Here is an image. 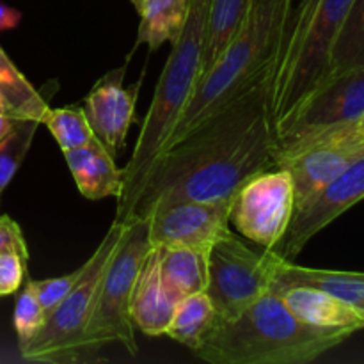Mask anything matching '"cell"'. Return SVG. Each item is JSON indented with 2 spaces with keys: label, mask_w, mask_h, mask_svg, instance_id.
I'll return each mask as SVG.
<instances>
[{
  "label": "cell",
  "mask_w": 364,
  "mask_h": 364,
  "mask_svg": "<svg viewBox=\"0 0 364 364\" xmlns=\"http://www.w3.org/2000/svg\"><path fill=\"white\" fill-rule=\"evenodd\" d=\"M21 21V13L0 0V32L16 28Z\"/></svg>",
  "instance_id": "31"
},
{
  "label": "cell",
  "mask_w": 364,
  "mask_h": 364,
  "mask_svg": "<svg viewBox=\"0 0 364 364\" xmlns=\"http://www.w3.org/2000/svg\"><path fill=\"white\" fill-rule=\"evenodd\" d=\"M364 199V155L340 176L320 188L291 217L290 228L274 251L284 259L297 258L316 233L329 226L341 213Z\"/></svg>",
  "instance_id": "13"
},
{
  "label": "cell",
  "mask_w": 364,
  "mask_h": 364,
  "mask_svg": "<svg viewBox=\"0 0 364 364\" xmlns=\"http://www.w3.org/2000/svg\"><path fill=\"white\" fill-rule=\"evenodd\" d=\"M251 4L252 0H210L199 78L205 77L223 55L226 46L244 23Z\"/></svg>",
  "instance_id": "20"
},
{
  "label": "cell",
  "mask_w": 364,
  "mask_h": 364,
  "mask_svg": "<svg viewBox=\"0 0 364 364\" xmlns=\"http://www.w3.org/2000/svg\"><path fill=\"white\" fill-rule=\"evenodd\" d=\"M295 212L294 181L284 167H274L245 181L231 205L230 224L263 249H276Z\"/></svg>",
  "instance_id": "10"
},
{
  "label": "cell",
  "mask_w": 364,
  "mask_h": 364,
  "mask_svg": "<svg viewBox=\"0 0 364 364\" xmlns=\"http://www.w3.org/2000/svg\"><path fill=\"white\" fill-rule=\"evenodd\" d=\"M191 0H144L139 18L137 45L159 52L166 43H174L188 16Z\"/></svg>",
  "instance_id": "21"
},
{
  "label": "cell",
  "mask_w": 364,
  "mask_h": 364,
  "mask_svg": "<svg viewBox=\"0 0 364 364\" xmlns=\"http://www.w3.org/2000/svg\"><path fill=\"white\" fill-rule=\"evenodd\" d=\"M281 258L272 249L252 251L233 233L210 249L206 294L219 322L237 318L270 290Z\"/></svg>",
  "instance_id": "9"
},
{
  "label": "cell",
  "mask_w": 364,
  "mask_h": 364,
  "mask_svg": "<svg viewBox=\"0 0 364 364\" xmlns=\"http://www.w3.org/2000/svg\"><path fill=\"white\" fill-rule=\"evenodd\" d=\"M0 89L9 103L11 116L18 119H36L41 123L48 102L43 98V92L32 87L25 75L14 66L0 46Z\"/></svg>",
  "instance_id": "23"
},
{
  "label": "cell",
  "mask_w": 364,
  "mask_h": 364,
  "mask_svg": "<svg viewBox=\"0 0 364 364\" xmlns=\"http://www.w3.org/2000/svg\"><path fill=\"white\" fill-rule=\"evenodd\" d=\"M0 112H7L11 114V109H9V103H7L6 96H4L2 89H0ZM14 117V116H13Z\"/></svg>",
  "instance_id": "33"
},
{
  "label": "cell",
  "mask_w": 364,
  "mask_h": 364,
  "mask_svg": "<svg viewBox=\"0 0 364 364\" xmlns=\"http://www.w3.org/2000/svg\"><path fill=\"white\" fill-rule=\"evenodd\" d=\"M27 262L14 251L0 252V297L16 294L27 274Z\"/></svg>",
  "instance_id": "29"
},
{
  "label": "cell",
  "mask_w": 364,
  "mask_h": 364,
  "mask_svg": "<svg viewBox=\"0 0 364 364\" xmlns=\"http://www.w3.org/2000/svg\"><path fill=\"white\" fill-rule=\"evenodd\" d=\"M279 55L153 164L130 219L185 201L233 199L245 181L274 167L272 91Z\"/></svg>",
  "instance_id": "1"
},
{
  "label": "cell",
  "mask_w": 364,
  "mask_h": 364,
  "mask_svg": "<svg viewBox=\"0 0 364 364\" xmlns=\"http://www.w3.org/2000/svg\"><path fill=\"white\" fill-rule=\"evenodd\" d=\"M354 0H302L290 23L274 75V124L326 80L331 53Z\"/></svg>",
  "instance_id": "5"
},
{
  "label": "cell",
  "mask_w": 364,
  "mask_h": 364,
  "mask_svg": "<svg viewBox=\"0 0 364 364\" xmlns=\"http://www.w3.org/2000/svg\"><path fill=\"white\" fill-rule=\"evenodd\" d=\"M306 287L341 299L359 308L364 301V272H341V270L308 269L295 265L291 259L281 258L276 277L270 288Z\"/></svg>",
  "instance_id": "18"
},
{
  "label": "cell",
  "mask_w": 364,
  "mask_h": 364,
  "mask_svg": "<svg viewBox=\"0 0 364 364\" xmlns=\"http://www.w3.org/2000/svg\"><path fill=\"white\" fill-rule=\"evenodd\" d=\"M294 0H252L235 38L212 70L196 84L164 149L180 141L213 110L238 95L267 64L279 55Z\"/></svg>",
  "instance_id": "4"
},
{
  "label": "cell",
  "mask_w": 364,
  "mask_h": 364,
  "mask_svg": "<svg viewBox=\"0 0 364 364\" xmlns=\"http://www.w3.org/2000/svg\"><path fill=\"white\" fill-rule=\"evenodd\" d=\"M14 119H18V117H13L7 112H0V139L9 134V130L14 124Z\"/></svg>",
  "instance_id": "32"
},
{
  "label": "cell",
  "mask_w": 364,
  "mask_h": 364,
  "mask_svg": "<svg viewBox=\"0 0 364 364\" xmlns=\"http://www.w3.org/2000/svg\"><path fill=\"white\" fill-rule=\"evenodd\" d=\"M80 267L73 272L66 274V276L60 277H52V279H39V281H28L34 290L36 297H38L39 304L45 309L46 316L57 308V306L63 302V299L66 297L71 291V288L77 283L78 276H80Z\"/></svg>",
  "instance_id": "28"
},
{
  "label": "cell",
  "mask_w": 364,
  "mask_h": 364,
  "mask_svg": "<svg viewBox=\"0 0 364 364\" xmlns=\"http://www.w3.org/2000/svg\"><path fill=\"white\" fill-rule=\"evenodd\" d=\"M127 68H117L100 78L84 100V112L92 134L116 159L127 144L128 132L135 121L137 85H124Z\"/></svg>",
  "instance_id": "14"
},
{
  "label": "cell",
  "mask_w": 364,
  "mask_h": 364,
  "mask_svg": "<svg viewBox=\"0 0 364 364\" xmlns=\"http://www.w3.org/2000/svg\"><path fill=\"white\" fill-rule=\"evenodd\" d=\"M46 320L45 309L39 304L31 283H25V288L20 291L14 306L13 323L18 336V347H23L36 333L43 327Z\"/></svg>",
  "instance_id": "27"
},
{
  "label": "cell",
  "mask_w": 364,
  "mask_h": 364,
  "mask_svg": "<svg viewBox=\"0 0 364 364\" xmlns=\"http://www.w3.org/2000/svg\"><path fill=\"white\" fill-rule=\"evenodd\" d=\"M287 308L309 326L327 329H364V313L355 306L306 287L272 288Z\"/></svg>",
  "instance_id": "17"
},
{
  "label": "cell",
  "mask_w": 364,
  "mask_h": 364,
  "mask_svg": "<svg viewBox=\"0 0 364 364\" xmlns=\"http://www.w3.org/2000/svg\"><path fill=\"white\" fill-rule=\"evenodd\" d=\"M359 309H361V311H363V313H364V301H363V302H361V306H359Z\"/></svg>",
  "instance_id": "36"
},
{
  "label": "cell",
  "mask_w": 364,
  "mask_h": 364,
  "mask_svg": "<svg viewBox=\"0 0 364 364\" xmlns=\"http://www.w3.org/2000/svg\"><path fill=\"white\" fill-rule=\"evenodd\" d=\"M124 224L114 220L91 258L80 267V276L70 294L46 316L41 329L20 347L25 361L68 364L78 363L89 354L84 345V333L92 308L100 279L123 237Z\"/></svg>",
  "instance_id": "6"
},
{
  "label": "cell",
  "mask_w": 364,
  "mask_h": 364,
  "mask_svg": "<svg viewBox=\"0 0 364 364\" xmlns=\"http://www.w3.org/2000/svg\"><path fill=\"white\" fill-rule=\"evenodd\" d=\"M364 114V66L320 82L291 112L274 124V167L338 128L354 124Z\"/></svg>",
  "instance_id": "8"
},
{
  "label": "cell",
  "mask_w": 364,
  "mask_h": 364,
  "mask_svg": "<svg viewBox=\"0 0 364 364\" xmlns=\"http://www.w3.org/2000/svg\"><path fill=\"white\" fill-rule=\"evenodd\" d=\"M41 124L48 128L63 153L89 144L96 139L82 107L80 109L77 107L50 109L48 107Z\"/></svg>",
  "instance_id": "25"
},
{
  "label": "cell",
  "mask_w": 364,
  "mask_h": 364,
  "mask_svg": "<svg viewBox=\"0 0 364 364\" xmlns=\"http://www.w3.org/2000/svg\"><path fill=\"white\" fill-rule=\"evenodd\" d=\"M208 6L210 0H191L187 21L180 36L171 43V53L156 82L151 105L142 119L134 153L123 169V191L117 198L114 219L117 223L130 220L149 171L194 92L201 75Z\"/></svg>",
  "instance_id": "3"
},
{
  "label": "cell",
  "mask_w": 364,
  "mask_h": 364,
  "mask_svg": "<svg viewBox=\"0 0 364 364\" xmlns=\"http://www.w3.org/2000/svg\"><path fill=\"white\" fill-rule=\"evenodd\" d=\"M363 155L364 137L358 134L354 123L322 135L281 162L277 167L288 169L294 181L295 212Z\"/></svg>",
  "instance_id": "12"
},
{
  "label": "cell",
  "mask_w": 364,
  "mask_h": 364,
  "mask_svg": "<svg viewBox=\"0 0 364 364\" xmlns=\"http://www.w3.org/2000/svg\"><path fill=\"white\" fill-rule=\"evenodd\" d=\"M235 199V198H233ZM233 199L215 203L185 201L149 213L148 237L151 247H188L210 252L230 237V212Z\"/></svg>",
  "instance_id": "11"
},
{
  "label": "cell",
  "mask_w": 364,
  "mask_h": 364,
  "mask_svg": "<svg viewBox=\"0 0 364 364\" xmlns=\"http://www.w3.org/2000/svg\"><path fill=\"white\" fill-rule=\"evenodd\" d=\"M219 323L215 308L206 291L178 301L166 336L194 352Z\"/></svg>",
  "instance_id": "22"
},
{
  "label": "cell",
  "mask_w": 364,
  "mask_h": 364,
  "mask_svg": "<svg viewBox=\"0 0 364 364\" xmlns=\"http://www.w3.org/2000/svg\"><path fill=\"white\" fill-rule=\"evenodd\" d=\"M352 334L302 322L270 288L237 318L217 323L192 354L212 364H306Z\"/></svg>",
  "instance_id": "2"
},
{
  "label": "cell",
  "mask_w": 364,
  "mask_h": 364,
  "mask_svg": "<svg viewBox=\"0 0 364 364\" xmlns=\"http://www.w3.org/2000/svg\"><path fill=\"white\" fill-rule=\"evenodd\" d=\"M361 66H364V0H354L333 46L327 77Z\"/></svg>",
  "instance_id": "24"
},
{
  "label": "cell",
  "mask_w": 364,
  "mask_h": 364,
  "mask_svg": "<svg viewBox=\"0 0 364 364\" xmlns=\"http://www.w3.org/2000/svg\"><path fill=\"white\" fill-rule=\"evenodd\" d=\"M208 255L188 247H159L162 281L176 301L206 291Z\"/></svg>",
  "instance_id": "19"
},
{
  "label": "cell",
  "mask_w": 364,
  "mask_h": 364,
  "mask_svg": "<svg viewBox=\"0 0 364 364\" xmlns=\"http://www.w3.org/2000/svg\"><path fill=\"white\" fill-rule=\"evenodd\" d=\"M355 130H358L359 135H363V137H364V114L361 117H359L358 121H355Z\"/></svg>",
  "instance_id": "34"
},
{
  "label": "cell",
  "mask_w": 364,
  "mask_h": 364,
  "mask_svg": "<svg viewBox=\"0 0 364 364\" xmlns=\"http://www.w3.org/2000/svg\"><path fill=\"white\" fill-rule=\"evenodd\" d=\"M14 251L28 259V245L16 220L9 215H0V252Z\"/></svg>",
  "instance_id": "30"
},
{
  "label": "cell",
  "mask_w": 364,
  "mask_h": 364,
  "mask_svg": "<svg viewBox=\"0 0 364 364\" xmlns=\"http://www.w3.org/2000/svg\"><path fill=\"white\" fill-rule=\"evenodd\" d=\"M178 301L169 294L160 274L159 247H149L141 263L130 297L135 329L149 338L166 336Z\"/></svg>",
  "instance_id": "15"
},
{
  "label": "cell",
  "mask_w": 364,
  "mask_h": 364,
  "mask_svg": "<svg viewBox=\"0 0 364 364\" xmlns=\"http://www.w3.org/2000/svg\"><path fill=\"white\" fill-rule=\"evenodd\" d=\"M148 219H130L123 237L100 279L95 308L85 326L84 345L98 352L107 343H121L130 355H137L135 326L130 316V297L141 263L149 251Z\"/></svg>",
  "instance_id": "7"
},
{
  "label": "cell",
  "mask_w": 364,
  "mask_h": 364,
  "mask_svg": "<svg viewBox=\"0 0 364 364\" xmlns=\"http://www.w3.org/2000/svg\"><path fill=\"white\" fill-rule=\"evenodd\" d=\"M130 2L134 4V7H135V11H137V14L141 13L142 6H144V0H130Z\"/></svg>",
  "instance_id": "35"
},
{
  "label": "cell",
  "mask_w": 364,
  "mask_h": 364,
  "mask_svg": "<svg viewBox=\"0 0 364 364\" xmlns=\"http://www.w3.org/2000/svg\"><path fill=\"white\" fill-rule=\"evenodd\" d=\"M64 160L71 171L78 192L91 201L119 198L123 191V169L116 159L103 148L98 139L80 148L64 151Z\"/></svg>",
  "instance_id": "16"
},
{
  "label": "cell",
  "mask_w": 364,
  "mask_h": 364,
  "mask_svg": "<svg viewBox=\"0 0 364 364\" xmlns=\"http://www.w3.org/2000/svg\"><path fill=\"white\" fill-rule=\"evenodd\" d=\"M39 124L36 119H14L9 134L0 139V196L27 156Z\"/></svg>",
  "instance_id": "26"
}]
</instances>
